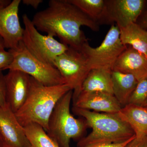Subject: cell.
Returning a JSON list of instances; mask_svg holds the SVG:
<instances>
[{
	"instance_id": "6da1fadb",
	"label": "cell",
	"mask_w": 147,
	"mask_h": 147,
	"mask_svg": "<svg viewBox=\"0 0 147 147\" xmlns=\"http://www.w3.org/2000/svg\"><path fill=\"white\" fill-rule=\"evenodd\" d=\"M32 21L38 30L58 37L62 43L77 49L88 42L81 27L94 32L99 28L96 22L68 0H50L47 8L36 13Z\"/></svg>"
},
{
	"instance_id": "7a4b0ae2",
	"label": "cell",
	"mask_w": 147,
	"mask_h": 147,
	"mask_svg": "<svg viewBox=\"0 0 147 147\" xmlns=\"http://www.w3.org/2000/svg\"><path fill=\"white\" fill-rule=\"evenodd\" d=\"M70 90L66 84L48 86L31 77L28 96L15 113L18 121L24 127L29 123L37 124L47 132L48 121L56 104Z\"/></svg>"
},
{
	"instance_id": "3957f363",
	"label": "cell",
	"mask_w": 147,
	"mask_h": 147,
	"mask_svg": "<svg viewBox=\"0 0 147 147\" xmlns=\"http://www.w3.org/2000/svg\"><path fill=\"white\" fill-rule=\"evenodd\" d=\"M73 112L85 118L92 131L79 140L77 147H86L117 144L125 142L135 136L131 127L117 114L99 113L73 106Z\"/></svg>"
},
{
	"instance_id": "277c9868",
	"label": "cell",
	"mask_w": 147,
	"mask_h": 147,
	"mask_svg": "<svg viewBox=\"0 0 147 147\" xmlns=\"http://www.w3.org/2000/svg\"><path fill=\"white\" fill-rule=\"evenodd\" d=\"M73 95V90H70L59 100L48 121L47 132L61 147H70L71 139L81 137L87 126L86 121L71 115Z\"/></svg>"
},
{
	"instance_id": "5b68a950",
	"label": "cell",
	"mask_w": 147,
	"mask_h": 147,
	"mask_svg": "<svg viewBox=\"0 0 147 147\" xmlns=\"http://www.w3.org/2000/svg\"><path fill=\"white\" fill-rule=\"evenodd\" d=\"M9 50L13 54V60L7 69L22 71L45 86L65 84L59 70L54 66L34 57L22 41L16 49Z\"/></svg>"
},
{
	"instance_id": "8992f818",
	"label": "cell",
	"mask_w": 147,
	"mask_h": 147,
	"mask_svg": "<svg viewBox=\"0 0 147 147\" xmlns=\"http://www.w3.org/2000/svg\"><path fill=\"white\" fill-rule=\"evenodd\" d=\"M22 18L24 27L22 42L24 46L40 60L54 66L56 58L65 52L68 46L51 35L40 33L27 14H24Z\"/></svg>"
},
{
	"instance_id": "52a82bcc",
	"label": "cell",
	"mask_w": 147,
	"mask_h": 147,
	"mask_svg": "<svg viewBox=\"0 0 147 147\" xmlns=\"http://www.w3.org/2000/svg\"><path fill=\"white\" fill-rule=\"evenodd\" d=\"M54 65L59 70L65 84L73 90V100L75 99L91 70L86 55L81 49L68 47L65 52L56 58Z\"/></svg>"
},
{
	"instance_id": "ba28073f",
	"label": "cell",
	"mask_w": 147,
	"mask_h": 147,
	"mask_svg": "<svg viewBox=\"0 0 147 147\" xmlns=\"http://www.w3.org/2000/svg\"><path fill=\"white\" fill-rule=\"evenodd\" d=\"M127 47L121 41L119 27L113 25L99 46L92 47L88 42L83 45L81 50L86 55L91 69L102 68L113 70L117 59Z\"/></svg>"
},
{
	"instance_id": "9c48e42d",
	"label": "cell",
	"mask_w": 147,
	"mask_h": 147,
	"mask_svg": "<svg viewBox=\"0 0 147 147\" xmlns=\"http://www.w3.org/2000/svg\"><path fill=\"white\" fill-rule=\"evenodd\" d=\"M21 0H0V36L5 48L13 50L22 41L24 28L18 17Z\"/></svg>"
},
{
	"instance_id": "30bf717a",
	"label": "cell",
	"mask_w": 147,
	"mask_h": 147,
	"mask_svg": "<svg viewBox=\"0 0 147 147\" xmlns=\"http://www.w3.org/2000/svg\"><path fill=\"white\" fill-rule=\"evenodd\" d=\"M144 0H105V7L99 24L115 23L119 28L136 23L142 13Z\"/></svg>"
},
{
	"instance_id": "8fae6325",
	"label": "cell",
	"mask_w": 147,
	"mask_h": 147,
	"mask_svg": "<svg viewBox=\"0 0 147 147\" xmlns=\"http://www.w3.org/2000/svg\"><path fill=\"white\" fill-rule=\"evenodd\" d=\"M0 134L4 147H32L24 127L8 105L0 106Z\"/></svg>"
},
{
	"instance_id": "7c38bea8",
	"label": "cell",
	"mask_w": 147,
	"mask_h": 147,
	"mask_svg": "<svg viewBox=\"0 0 147 147\" xmlns=\"http://www.w3.org/2000/svg\"><path fill=\"white\" fill-rule=\"evenodd\" d=\"M7 105L16 113L26 100L30 86L31 77L18 70H9L5 75Z\"/></svg>"
},
{
	"instance_id": "4fadbf2b",
	"label": "cell",
	"mask_w": 147,
	"mask_h": 147,
	"mask_svg": "<svg viewBox=\"0 0 147 147\" xmlns=\"http://www.w3.org/2000/svg\"><path fill=\"white\" fill-rule=\"evenodd\" d=\"M74 100V107L102 113L117 114L122 108L113 95L105 93H80Z\"/></svg>"
},
{
	"instance_id": "5bb4252c",
	"label": "cell",
	"mask_w": 147,
	"mask_h": 147,
	"mask_svg": "<svg viewBox=\"0 0 147 147\" xmlns=\"http://www.w3.org/2000/svg\"><path fill=\"white\" fill-rule=\"evenodd\" d=\"M113 70L128 74L138 82L147 78V58L132 47H127L116 60Z\"/></svg>"
},
{
	"instance_id": "9a60e30c",
	"label": "cell",
	"mask_w": 147,
	"mask_h": 147,
	"mask_svg": "<svg viewBox=\"0 0 147 147\" xmlns=\"http://www.w3.org/2000/svg\"><path fill=\"white\" fill-rule=\"evenodd\" d=\"M117 114L131 127L136 138L147 137V107L128 104Z\"/></svg>"
},
{
	"instance_id": "2e32d148",
	"label": "cell",
	"mask_w": 147,
	"mask_h": 147,
	"mask_svg": "<svg viewBox=\"0 0 147 147\" xmlns=\"http://www.w3.org/2000/svg\"><path fill=\"white\" fill-rule=\"evenodd\" d=\"M112 71L105 69H91L82 84L80 93L98 92L113 95Z\"/></svg>"
},
{
	"instance_id": "e0dca14e",
	"label": "cell",
	"mask_w": 147,
	"mask_h": 147,
	"mask_svg": "<svg viewBox=\"0 0 147 147\" xmlns=\"http://www.w3.org/2000/svg\"><path fill=\"white\" fill-rule=\"evenodd\" d=\"M113 95L123 107L128 104L129 99L138 83L133 75L112 70L111 72Z\"/></svg>"
},
{
	"instance_id": "ac0fdd59",
	"label": "cell",
	"mask_w": 147,
	"mask_h": 147,
	"mask_svg": "<svg viewBox=\"0 0 147 147\" xmlns=\"http://www.w3.org/2000/svg\"><path fill=\"white\" fill-rule=\"evenodd\" d=\"M120 38L124 45H131L147 58V31L136 23L119 28Z\"/></svg>"
},
{
	"instance_id": "d6986e66",
	"label": "cell",
	"mask_w": 147,
	"mask_h": 147,
	"mask_svg": "<svg viewBox=\"0 0 147 147\" xmlns=\"http://www.w3.org/2000/svg\"><path fill=\"white\" fill-rule=\"evenodd\" d=\"M24 128L32 147H61L39 125L29 123Z\"/></svg>"
},
{
	"instance_id": "ffe728a7",
	"label": "cell",
	"mask_w": 147,
	"mask_h": 147,
	"mask_svg": "<svg viewBox=\"0 0 147 147\" xmlns=\"http://www.w3.org/2000/svg\"><path fill=\"white\" fill-rule=\"evenodd\" d=\"M68 1L99 25L105 10V0Z\"/></svg>"
},
{
	"instance_id": "44dd1931",
	"label": "cell",
	"mask_w": 147,
	"mask_h": 147,
	"mask_svg": "<svg viewBox=\"0 0 147 147\" xmlns=\"http://www.w3.org/2000/svg\"><path fill=\"white\" fill-rule=\"evenodd\" d=\"M147 100V78L138 82L129 97L128 104L143 106Z\"/></svg>"
},
{
	"instance_id": "7402d4cb",
	"label": "cell",
	"mask_w": 147,
	"mask_h": 147,
	"mask_svg": "<svg viewBox=\"0 0 147 147\" xmlns=\"http://www.w3.org/2000/svg\"><path fill=\"white\" fill-rule=\"evenodd\" d=\"M13 60V55L8 50L5 49L0 50V71L7 69Z\"/></svg>"
},
{
	"instance_id": "603a6c76",
	"label": "cell",
	"mask_w": 147,
	"mask_h": 147,
	"mask_svg": "<svg viewBox=\"0 0 147 147\" xmlns=\"http://www.w3.org/2000/svg\"><path fill=\"white\" fill-rule=\"evenodd\" d=\"M7 105L5 75L0 71V106L4 107Z\"/></svg>"
},
{
	"instance_id": "cb8c5ba5",
	"label": "cell",
	"mask_w": 147,
	"mask_h": 147,
	"mask_svg": "<svg viewBox=\"0 0 147 147\" xmlns=\"http://www.w3.org/2000/svg\"><path fill=\"white\" fill-rule=\"evenodd\" d=\"M125 147H147V136L142 138H135Z\"/></svg>"
},
{
	"instance_id": "d4e9b609",
	"label": "cell",
	"mask_w": 147,
	"mask_h": 147,
	"mask_svg": "<svg viewBox=\"0 0 147 147\" xmlns=\"http://www.w3.org/2000/svg\"><path fill=\"white\" fill-rule=\"evenodd\" d=\"M135 137L136 136L135 135L134 137L130 138V139L127 140L125 142H122V143H117V144H104L97 145L86 147H125L129 143L134 139Z\"/></svg>"
},
{
	"instance_id": "484cf974",
	"label": "cell",
	"mask_w": 147,
	"mask_h": 147,
	"mask_svg": "<svg viewBox=\"0 0 147 147\" xmlns=\"http://www.w3.org/2000/svg\"><path fill=\"white\" fill-rule=\"evenodd\" d=\"M42 2V0H23L22 1V2L24 5L30 6L35 9H36L38 7Z\"/></svg>"
},
{
	"instance_id": "4316f807",
	"label": "cell",
	"mask_w": 147,
	"mask_h": 147,
	"mask_svg": "<svg viewBox=\"0 0 147 147\" xmlns=\"http://www.w3.org/2000/svg\"><path fill=\"white\" fill-rule=\"evenodd\" d=\"M5 48L4 40L1 36H0V50L5 49Z\"/></svg>"
},
{
	"instance_id": "83f0119b",
	"label": "cell",
	"mask_w": 147,
	"mask_h": 147,
	"mask_svg": "<svg viewBox=\"0 0 147 147\" xmlns=\"http://www.w3.org/2000/svg\"><path fill=\"white\" fill-rule=\"evenodd\" d=\"M143 23L144 26L146 27L147 26V12L143 19Z\"/></svg>"
},
{
	"instance_id": "f1b7e54d",
	"label": "cell",
	"mask_w": 147,
	"mask_h": 147,
	"mask_svg": "<svg viewBox=\"0 0 147 147\" xmlns=\"http://www.w3.org/2000/svg\"><path fill=\"white\" fill-rule=\"evenodd\" d=\"M0 147H4L3 142L1 134H0Z\"/></svg>"
},
{
	"instance_id": "f546056e",
	"label": "cell",
	"mask_w": 147,
	"mask_h": 147,
	"mask_svg": "<svg viewBox=\"0 0 147 147\" xmlns=\"http://www.w3.org/2000/svg\"><path fill=\"white\" fill-rule=\"evenodd\" d=\"M143 106H144V107H147V100H146V102H145V103H144V105H143Z\"/></svg>"
},
{
	"instance_id": "4dcf8cb0",
	"label": "cell",
	"mask_w": 147,
	"mask_h": 147,
	"mask_svg": "<svg viewBox=\"0 0 147 147\" xmlns=\"http://www.w3.org/2000/svg\"><path fill=\"white\" fill-rule=\"evenodd\" d=\"M146 28H147V26H146Z\"/></svg>"
}]
</instances>
